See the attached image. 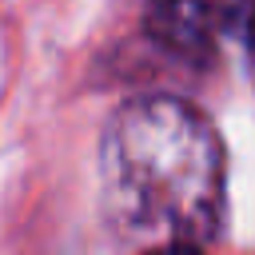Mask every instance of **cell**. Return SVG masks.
Instances as JSON below:
<instances>
[{
    "instance_id": "obj_1",
    "label": "cell",
    "mask_w": 255,
    "mask_h": 255,
    "mask_svg": "<svg viewBox=\"0 0 255 255\" xmlns=\"http://www.w3.org/2000/svg\"><path fill=\"white\" fill-rule=\"evenodd\" d=\"M100 203L135 243L203 247L223 223V143L203 112L175 96L116 108L100 143Z\"/></svg>"
},
{
    "instance_id": "obj_3",
    "label": "cell",
    "mask_w": 255,
    "mask_h": 255,
    "mask_svg": "<svg viewBox=\"0 0 255 255\" xmlns=\"http://www.w3.org/2000/svg\"><path fill=\"white\" fill-rule=\"evenodd\" d=\"M147 255H203V247H187V243H167V247H151Z\"/></svg>"
},
{
    "instance_id": "obj_2",
    "label": "cell",
    "mask_w": 255,
    "mask_h": 255,
    "mask_svg": "<svg viewBox=\"0 0 255 255\" xmlns=\"http://www.w3.org/2000/svg\"><path fill=\"white\" fill-rule=\"evenodd\" d=\"M235 4L227 0H151L147 4V32L159 48L187 64H203L215 56L219 36L235 20Z\"/></svg>"
}]
</instances>
